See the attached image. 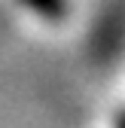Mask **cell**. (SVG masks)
<instances>
[{"mask_svg":"<svg viewBox=\"0 0 125 128\" xmlns=\"http://www.w3.org/2000/svg\"><path fill=\"white\" fill-rule=\"evenodd\" d=\"M24 3L40 9V12H46V15H58L61 12V0H24Z\"/></svg>","mask_w":125,"mask_h":128,"instance_id":"obj_1","label":"cell"}]
</instances>
